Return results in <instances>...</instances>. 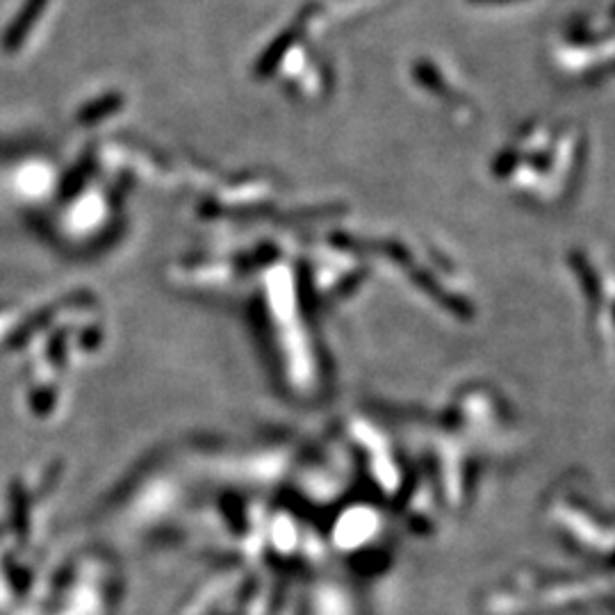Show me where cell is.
<instances>
[{
  "label": "cell",
  "instance_id": "cell-4",
  "mask_svg": "<svg viewBox=\"0 0 615 615\" xmlns=\"http://www.w3.org/2000/svg\"><path fill=\"white\" fill-rule=\"evenodd\" d=\"M477 5H502V3H515V0H470Z\"/></svg>",
  "mask_w": 615,
  "mask_h": 615
},
{
  "label": "cell",
  "instance_id": "cell-3",
  "mask_svg": "<svg viewBox=\"0 0 615 615\" xmlns=\"http://www.w3.org/2000/svg\"><path fill=\"white\" fill-rule=\"evenodd\" d=\"M413 73H415V78H417V82H420L422 87H426V89H431V92H438V94H445V92H449V87H447V82L442 80V76H440V71L433 67V62H426V60H420L415 64V69H413Z\"/></svg>",
  "mask_w": 615,
  "mask_h": 615
},
{
  "label": "cell",
  "instance_id": "cell-1",
  "mask_svg": "<svg viewBox=\"0 0 615 615\" xmlns=\"http://www.w3.org/2000/svg\"><path fill=\"white\" fill-rule=\"evenodd\" d=\"M313 7L315 5H308L306 10L299 14V19L294 21L292 26L287 28L285 32H281V35H278L272 41V46H269L267 51L260 55V60H258V76H269V73L276 71V67H278V64H281L283 57L290 53V48L297 44V39L303 35V30H306V23H308V19L315 12Z\"/></svg>",
  "mask_w": 615,
  "mask_h": 615
},
{
  "label": "cell",
  "instance_id": "cell-5",
  "mask_svg": "<svg viewBox=\"0 0 615 615\" xmlns=\"http://www.w3.org/2000/svg\"><path fill=\"white\" fill-rule=\"evenodd\" d=\"M611 19L615 21V5H613V10H611Z\"/></svg>",
  "mask_w": 615,
  "mask_h": 615
},
{
  "label": "cell",
  "instance_id": "cell-2",
  "mask_svg": "<svg viewBox=\"0 0 615 615\" xmlns=\"http://www.w3.org/2000/svg\"><path fill=\"white\" fill-rule=\"evenodd\" d=\"M48 5V0H26V5L21 7V12L16 14V19L12 21V26L7 28L3 37V51L14 53L23 46V41L30 35L32 26H35L37 19L44 12V7Z\"/></svg>",
  "mask_w": 615,
  "mask_h": 615
}]
</instances>
